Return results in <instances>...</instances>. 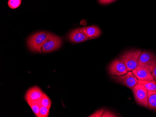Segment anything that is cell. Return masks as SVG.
I'll return each mask as SVG.
<instances>
[{
  "mask_svg": "<svg viewBox=\"0 0 156 117\" xmlns=\"http://www.w3.org/2000/svg\"><path fill=\"white\" fill-rule=\"evenodd\" d=\"M132 72L138 80L146 81L154 80L152 73L143 66L138 65Z\"/></svg>",
  "mask_w": 156,
  "mask_h": 117,
  "instance_id": "ba28073f",
  "label": "cell"
},
{
  "mask_svg": "<svg viewBox=\"0 0 156 117\" xmlns=\"http://www.w3.org/2000/svg\"><path fill=\"white\" fill-rule=\"evenodd\" d=\"M152 75L153 77H154V80L156 81V66L154 68V69L153 70V71H152Z\"/></svg>",
  "mask_w": 156,
  "mask_h": 117,
  "instance_id": "44dd1931",
  "label": "cell"
},
{
  "mask_svg": "<svg viewBox=\"0 0 156 117\" xmlns=\"http://www.w3.org/2000/svg\"><path fill=\"white\" fill-rule=\"evenodd\" d=\"M148 108L156 112V92L148 91Z\"/></svg>",
  "mask_w": 156,
  "mask_h": 117,
  "instance_id": "7c38bea8",
  "label": "cell"
},
{
  "mask_svg": "<svg viewBox=\"0 0 156 117\" xmlns=\"http://www.w3.org/2000/svg\"><path fill=\"white\" fill-rule=\"evenodd\" d=\"M102 117H118V115H116L115 113H114L108 110L105 109L103 112Z\"/></svg>",
  "mask_w": 156,
  "mask_h": 117,
  "instance_id": "ac0fdd59",
  "label": "cell"
},
{
  "mask_svg": "<svg viewBox=\"0 0 156 117\" xmlns=\"http://www.w3.org/2000/svg\"><path fill=\"white\" fill-rule=\"evenodd\" d=\"M115 1L116 0H98L99 3L101 4H103V5L110 4Z\"/></svg>",
  "mask_w": 156,
  "mask_h": 117,
  "instance_id": "ffe728a7",
  "label": "cell"
},
{
  "mask_svg": "<svg viewBox=\"0 0 156 117\" xmlns=\"http://www.w3.org/2000/svg\"><path fill=\"white\" fill-rule=\"evenodd\" d=\"M128 71L124 60L119 57L113 60L108 66V74L111 76H121Z\"/></svg>",
  "mask_w": 156,
  "mask_h": 117,
  "instance_id": "5b68a950",
  "label": "cell"
},
{
  "mask_svg": "<svg viewBox=\"0 0 156 117\" xmlns=\"http://www.w3.org/2000/svg\"><path fill=\"white\" fill-rule=\"evenodd\" d=\"M47 35L46 32H39L30 36L27 40L30 50L34 52H41Z\"/></svg>",
  "mask_w": 156,
  "mask_h": 117,
  "instance_id": "7a4b0ae2",
  "label": "cell"
},
{
  "mask_svg": "<svg viewBox=\"0 0 156 117\" xmlns=\"http://www.w3.org/2000/svg\"><path fill=\"white\" fill-rule=\"evenodd\" d=\"M104 110L103 109H100V110H97V111L94 112V113L89 115L88 117H101L103 115V112H104Z\"/></svg>",
  "mask_w": 156,
  "mask_h": 117,
  "instance_id": "d6986e66",
  "label": "cell"
},
{
  "mask_svg": "<svg viewBox=\"0 0 156 117\" xmlns=\"http://www.w3.org/2000/svg\"><path fill=\"white\" fill-rule=\"evenodd\" d=\"M31 109L34 112V114L37 117H39V112H40V108L41 107V105L40 104V101H36L33 103L29 104Z\"/></svg>",
  "mask_w": 156,
  "mask_h": 117,
  "instance_id": "5bb4252c",
  "label": "cell"
},
{
  "mask_svg": "<svg viewBox=\"0 0 156 117\" xmlns=\"http://www.w3.org/2000/svg\"><path fill=\"white\" fill-rule=\"evenodd\" d=\"M68 38L71 42L75 43L83 42L90 39L82 28L76 29L73 30L69 34Z\"/></svg>",
  "mask_w": 156,
  "mask_h": 117,
  "instance_id": "30bf717a",
  "label": "cell"
},
{
  "mask_svg": "<svg viewBox=\"0 0 156 117\" xmlns=\"http://www.w3.org/2000/svg\"><path fill=\"white\" fill-rule=\"evenodd\" d=\"M21 0H9L8 5L12 9H15L21 5Z\"/></svg>",
  "mask_w": 156,
  "mask_h": 117,
  "instance_id": "2e32d148",
  "label": "cell"
},
{
  "mask_svg": "<svg viewBox=\"0 0 156 117\" xmlns=\"http://www.w3.org/2000/svg\"><path fill=\"white\" fill-rule=\"evenodd\" d=\"M138 84H144L148 91H156V81H146L138 80Z\"/></svg>",
  "mask_w": 156,
  "mask_h": 117,
  "instance_id": "4fadbf2b",
  "label": "cell"
},
{
  "mask_svg": "<svg viewBox=\"0 0 156 117\" xmlns=\"http://www.w3.org/2000/svg\"><path fill=\"white\" fill-rule=\"evenodd\" d=\"M82 29L90 39L99 37L101 34V30L99 27L94 25L84 27Z\"/></svg>",
  "mask_w": 156,
  "mask_h": 117,
  "instance_id": "8fae6325",
  "label": "cell"
},
{
  "mask_svg": "<svg viewBox=\"0 0 156 117\" xmlns=\"http://www.w3.org/2000/svg\"><path fill=\"white\" fill-rule=\"evenodd\" d=\"M49 108L41 106L39 112V117H48L49 112Z\"/></svg>",
  "mask_w": 156,
  "mask_h": 117,
  "instance_id": "e0dca14e",
  "label": "cell"
},
{
  "mask_svg": "<svg viewBox=\"0 0 156 117\" xmlns=\"http://www.w3.org/2000/svg\"><path fill=\"white\" fill-rule=\"evenodd\" d=\"M138 65L143 66L152 73L156 66V56L150 51H141L139 58Z\"/></svg>",
  "mask_w": 156,
  "mask_h": 117,
  "instance_id": "277c9868",
  "label": "cell"
},
{
  "mask_svg": "<svg viewBox=\"0 0 156 117\" xmlns=\"http://www.w3.org/2000/svg\"><path fill=\"white\" fill-rule=\"evenodd\" d=\"M40 104L41 106H44L47 108H50L51 106V100L49 98L48 96L46 94H44V96L40 100Z\"/></svg>",
  "mask_w": 156,
  "mask_h": 117,
  "instance_id": "9a60e30c",
  "label": "cell"
},
{
  "mask_svg": "<svg viewBox=\"0 0 156 117\" xmlns=\"http://www.w3.org/2000/svg\"><path fill=\"white\" fill-rule=\"evenodd\" d=\"M111 77L115 82L130 89L138 82V79L133 75L132 71H128L127 74L121 76H111Z\"/></svg>",
  "mask_w": 156,
  "mask_h": 117,
  "instance_id": "52a82bcc",
  "label": "cell"
},
{
  "mask_svg": "<svg viewBox=\"0 0 156 117\" xmlns=\"http://www.w3.org/2000/svg\"><path fill=\"white\" fill-rule=\"evenodd\" d=\"M44 93L37 86L32 87L27 91L25 95V99L28 104L30 103L40 101L43 97Z\"/></svg>",
  "mask_w": 156,
  "mask_h": 117,
  "instance_id": "9c48e42d",
  "label": "cell"
},
{
  "mask_svg": "<svg viewBox=\"0 0 156 117\" xmlns=\"http://www.w3.org/2000/svg\"><path fill=\"white\" fill-rule=\"evenodd\" d=\"M141 51L140 50H131L119 56V57L122 58L125 62L129 71H132L138 66Z\"/></svg>",
  "mask_w": 156,
  "mask_h": 117,
  "instance_id": "6da1fadb",
  "label": "cell"
},
{
  "mask_svg": "<svg viewBox=\"0 0 156 117\" xmlns=\"http://www.w3.org/2000/svg\"><path fill=\"white\" fill-rule=\"evenodd\" d=\"M137 104L148 108V90L144 84L137 83L131 89Z\"/></svg>",
  "mask_w": 156,
  "mask_h": 117,
  "instance_id": "3957f363",
  "label": "cell"
},
{
  "mask_svg": "<svg viewBox=\"0 0 156 117\" xmlns=\"http://www.w3.org/2000/svg\"><path fill=\"white\" fill-rule=\"evenodd\" d=\"M62 44L61 38L53 34L47 33V37L42 47V51L44 53L51 52L60 48Z\"/></svg>",
  "mask_w": 156,
  "mask_h": 117,
  "instance_id": "8992f818",
  "label": "cell"
}]
</instances>
